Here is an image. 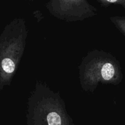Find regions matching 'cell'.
<instances>
[{
    "mask_svg": "<svg viewBox=\"0 0 125 125\" xmlns=\"http://www.w3.org/2000/svg\"><path fill=\"white\" fill-rule=\"evenodd\" d=\"M115 69L113 65L109 62L104 64L101 69V75L106 80H109L114 77Z\"/></svg>",
    "mask_w": 125,
    "mask_h": 125,
    "instance_id": "6da1fadb",
    "label": "cell"
},
{
    "mask_svg": "<svg viewBox=\"0 0 125 125\" xmlns=\"http://www.w3.org/2000/svg\"><path fill=\"white\" fill-rule=\"evenodd\" d=\"M2 68L7 73H12L15 70V64L11 59L4 58L2 61Z\"/></svg>",
    "mask_w": 125,
    "mask_h": 125,
    "instance_id": "7a4b0ae2",
    "label": "cell"
},
{
    "mask_svg": "<svg viewBox=\"0 0 125 125\" xmlns=\"http://www.w3.org/2000/svg\"><path fill=\"white\" fill-rule=\"evenodd\" d=\"M106 1H109L110 2H115L117 1V0H106Z\"/></svg>",
    "mask_w": 125,
    "mask_h": 125,
    "instance_id": "3957f363",
    "label": "cell"
}]
</instances>
